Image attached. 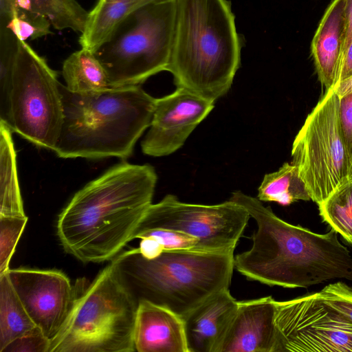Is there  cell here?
<instances>
[{
    "instance_id": "44dd1931",
    "label": "cell",
    "mask_w": 352,
    "mask_h": 352,
    "mask_svg": "<svg viewBox=\"0 0 352 352\" xmlns=\"http://www.w3.org/2000/svg\"><path fill=\"white\" fill-rule=\"evenodd\" d=\"M36 327L12 287L7 272L0 274V352Z\"/></svg>"
},
{
    "instance_id": "7402d4cb",
    "label": "cell",
    "mask_w": 352,
    "mask_h": 352,
    "mask_svg": "<svg viewBox=\"0 0 352 352\" xmlns=\"http://www.w3.org/2000/svg\"><path fill=\"white\" fill-rule=\"evenodd\" d=\"M261 201H273L287 206L299 200H311L297 167L285 162L277 170L266 174L258 189Z\"/></svg>"
},
{
    "instance_id": "8992f818",
    "label": "cell",
    "mask_w": 352,
    "mask_h": 352,
    "mask_svg": "<svg viewBox=\"0 0 352 352\" xmlns=\"http://www.w3.org/2000/svg\"><path fill=\"white\" fill-rule=\"evenodd\" d=\"M138 302L111 263L81 292L50 352H133Z\"/></svg>"
},
{
    "instance_id": "4fadbf2b",
    "label": "cell",
    "mask_w": 352,
    "mask_h": 352,
    "mask_svg": "<svg viewBox=\"0 0 352 352\" xmlns=\"http://www.w3.org/2000/svg\"><path fill=\"white\" fill-rule=\"evenodd\" d=\"M214 102L182 88L157 98L149 129L141 142L142 152L153 157L175 153L213 109Z\"/></svg>"
},
{
    "instance_id": "cb8c5ba5",
    "label": "cell",
    "mask_w": 352,
    "mask_h": 352,
    "mask_svg": "<svg viewBox=\"0 0 352 352\" xmlns=\"http://www.w3.org/2000/svg\"><path fill=\"white\" fill-rule=\"evenodd\" d=\"M19 38L6 25H0V122L11 127L10 98Z\"/></svg>"
},
{
    "instance_id": "5bb4252c",
    "label": "cell",
    "mask_w": 352,
    "mask_h": 352,
    "mask_svg": "<svg viewBox=\"0 0 352 352\" xmlns=\"http://www.w3.org/2000/svg\"><path fill=\"white\" fill-rule=\"evenodd\" d=\"M276 301L270 296L239 301L217 352H274Z\"/></svg>"
},
{
    "instance_id": "1f68e13d",
    "label": "cell",
    "mask_w": 352,
    "mask_h": 352,
    "mask_svg": "<svg viewBox=\"0 0 352 352\" xmlns=\"http://www.w3.org/2000/svg\"><path fill=\"white\" fill-rule=\"evenodd\" d=\"M19 8L32 9L28 0H0V25H7Z\"/></svg>"
},
{
    "instance_id": "3957f363",
    "label": "cell",
    "mask_w": 352,
    "mask_h": 352,
    "mask_svg": "<svg viewBox=\"0 0 352 352\" xmlns=\"http://www.w3.org/2000/svg\"><path fill=\"white\" fill-rule=\"evenodd\" d=\"M241 40L228 0H176L168 72L177 88L215 102L232 86Z\"/></svg>"
},
{
    "instance_id": "d6a6232c",
    "label": "cell",
    "mask_w": 352,
    "mask_h": 352,
    "mask_svg": "<svg viewBox=\"0 0 352 352\" xmlns=\"http://www.w3.org/2000/svg\"><path fill=\"white\" fill-rule=\"evenodd\" d=\"M352 41V0H346L345 28L342 49V65L346 50Z\"/></svg>"
},
{
    "instance_id": "4316f807",
    "label": "cell",
    "mask_w": 352,
    "mask_h": 352,
    "mask_svg": "<svg viewBox=\"0 0 352 352\" xmlns=\"http://www.w3.org/2000/svg\"><path fill=\"white\" fill-rule=\"evenodd\" d=\"M27 222V216H0V274L10 269L11 258Z\"/></svg>"
},
{
    "instance_id": "ffe728a7",
    "label": "cell",
    "mask_w": 352,
    "mask_h": 352,
    "mask_svg": "<svg viewBox=\"0 0 352 352\" xmlns=\"http://www.w3.org/2000/svg\"><path fill=\"white\" fill-rule=\"evenodd\" d=\"M66 87L76 94H89L112 88L102 65L94 54L81 48L63 62Z\"/></svg>"
},
{
    "instance_id": "8fae6325",
    "label": "cell",
    "mask_w": 352,
    "mask_h": 352,
    "mask_svg": "<svg viewBox=\"0 0 352 352\" xmlns=\"http://www.w3.org/2000/svg\"><path fill=\"white\" fill-rule=\"evenodd\" d=\"M274 352H352V321L318 292L276 301Z\"/></svg>"
},
{
    "instance_id": "52a82bcc",
    "label": "cell",
    "mask_w": 352,
    "mask_h": 352,
    "mask_svg": "<svg viewBox=\"0 0 352 352\" xmlns=\"http://www.w3.org/2000/svg\"><path fill=\"white\" fill-rule=\"evenodd\" d=\"M175 12L176 0L138 6L93 52L113 87L140 85L167 70Z\"/></svg>"
},
{
    "instance_id": "f546056e",
    "label": "cell",
    "mask_w": 352,
    "mask_h": 352,
    "mask_svg": "<svg viewBox=\"0 0 352 352\" xmlns=\"http://www.w3.org/2000/svg\"><path fill=\"white\" fill-rule=\"evenodd\" d=\"M50 340L36 327L8 344L2 352H50Z\"/></svg>"
},
{
    "instance_id": "277c9868",
    "label": "cell",
    "mask_w": 352,
    "mask_h": 352,
    "mask_svg": "<svg viewBox=\"0 0 352 352\" xmlns=\"http://www.w3.org/2000/svg\"><path fill=\"white\" fill-rule=\"evenodd\" d=\"M64 119L54 152L61 158L131 156L149 127L156 98L140 85L76 94L60 82Z\"/></svg>"
},
{
    "instance_id": "83f0119b",
    "label": "cell",
    "mask_w": 352,
    "mask_h": 352,
    "mask_svg": "<svg viewBox=\"0 0 352 352\" xmlns=\"http://www.w3.org/2000/svg\"><path fill=\"white\" fill-rule=\"evenodd\" d=\"M148 238L159 243L166 250L204 251L198 239L186 233L163 228H153L135 231L131 241L135 239ZM206 252V251H205Z\"/></svg>"
},
{
    "instance_id": "d4e9b609",
    "label": "cell",
    "mask_w": 352,
    "mask_h": 352,
    "mask_svg": "<svg viewBox=\"0 0 352 352\" xmlns=\"http://www.w3.org/2000/svg\"><path fill=\"white\" fill-rule=\"evenodd\" d=\"M32 10L48 18L58 30L83 32L89 12L76 0H28Z\"/></svg>"
},
{
    "instance_id": "6da1fadb",
    "label": "cell",
    "mask_w": 352,
    "mask_h": 352,
    "mask_svg": "<svg viewBox=\"0 0 352 352\" xmlns=\"http://www.w3.org/2000/svg\"><path fill=\"white\" fill-rule=\"evenodd\" d=\"M157 180L152 166L123 162L89 182L58 215L63 248L83 263L113 260L152 204Z\"/></svg>"
},
{
    "instance_id": "9c48e42d",
    "label": "cell",
    "mask_w": 352,
    "mask_h": 352,
    "mask_svg": "<svg viewBox=\"0 0 352 352\" xmlns=\"http://www.w3.org/2000/svg\"><path fill=\"white\" fill-rule=\"evenodd\" d=\"M57 72L26 41L19 39L10 98L11 130L54 151L63 119Z\"/></svg>"
},
{
    "instance_id": "603a6c76",
    "label": "cell",
    "mask_w": 352,
    "mask_h": 352,
    "mask_svg": "<svg viewBox=\"0 0 352 352\" xmlns=\"http://www.w3.org/2000/svg\"><path fill=\"white\" fill-rule=\"evenodd\" d=\"M318 205L323 221L352 244V180Z\"/></svg>"
},
{
    "instance_id": "e0dca14e",
    "label": "cell",
    "mask_w": 352,
    "mask_h": 352,
    "mask_svg": "<svg viewBox=\"0 0 352 352\" xmlns=\"http://www.w3.org/2000/svg\"><path fill=\"white\" fill-rule=\"evenodd\" d=\"M346 0H333L320 20L311 44L318 79L326 90L338 82L342 69Z\"/></svg>"
},
{
    "instance_id": "f1b7e54d",
    "label": "cell",
    "mask_w": 352,
    "mask_h": 352,
    "mask_svg": "<svg viewBox=\"0 0 352 352\" xmlns=\"http://www.w3.org/2000/svg\"><path fill=\"white\" fill-rule=\"evenodd\" d=\"M318 292L325 302L352 321V287L338 281Z\"/></svg>"
},
{
    "instance_id": "ac0fdd59",
    "label": "cell",
    "mask_w": 352,
    "mask_h": 352,
    "mask_svg": "<svg viewBox=\"0 0 352 352\" xmlns=\"http://www.w3.org/2000/svg\"><path fill=\"white\" fill-rule=\"evenodd\" d=\"M135 7L134 0H98L80 34L81 48L94 52Z\"/></svg>"
},
{
    "instance_id": "2e32d148",
    "label": "cell",
    "mask_w": 352,
    "mask_h": 352,
    "mask_svg": "<svg viewBox=\"0 0 352 352\" xmlns=\"http://www.w3.org/2000/svg\"><path fill=\"white\" fill-rule=\"evenodd\" d=\"M134 346L138 352H189L182 318L163 306L139 301Z\"/></svg>"
},
{
    "instance_id": "836d02e7",
    "label": "cell",
    "mask_w": 352,
    "mask_h": 352,
    "mask_svg": "<svg viewBox=\"0 0 352 352\" xmlns=\"http://www.w3.org/2000/svg\"><path fill=\"white\" fill-rule=\"evenodd\" d=\"M351 75H352V41L346 50L338 82Z\"/></svg>"
},
{
    "instance_id": "5b68a950",
    "label": "cell",
    "mask_w": 352,
    "mask_h": 352,
    "mask_svg": "<svg viewBox=\"0 0 352 352\" xmlns=\"http://www.w3.org/2000/svg\"><path fill=\"white\" fill-rule=\"evenodd\" d=\"M234 252L166 250L148 259L133 248L111 261L138 302L147 300L183 317L213 294L229 289Z\"/></svg>"
},
{
    "instance_id": "ba28073f",
    "label": "cell",
    "mask_w": 352,
    "mask_h": 352,
    "mask_svg": "<svg viewBox=\"0 0 352 352\" xmlns=\"http://www.w3.org/2000/svg\"><path fill=\"white\" fill-rule=\"evenodd\" d=\"M292 157L317 204L352 180V163L342 133L340 98L334 89L327 90L307 116L294 140Z\"/></svg>"
},
{
    "instance_id": "484cf974",
    "label": "cell",
    "mask_w": 352,
    "mask_h": 352,
    "mask_svg": "<svg viewBox=\"0 0 352 352\" xmlns=\"http://www.w3.org/2000/svg\"><path fill=\"white\" fill-rule=\"evenodd\" d=\"M6 26L11 29L19 39L26 41L51 34L52 25L48 18L41 14L30 8H19Z\"/></svg>"
},
{
    "instance_id": "7a4b0ae2",
    "label": "cell",
    "mask_w": 352,
    "mask_h": 352,
    "mask_svg": "<svg viewBox=\"0 0 352 352\" xmlns=\"http://www.w3.org/2000/svg\"><path fill=\"white\" fill-rule=\"evenodd\" d=\"M229 199L245 208L257 226L252 247L234 256V269L248 279L285 288H307L333 279L352 281V256L333 229L318 234L289 223L241 191Z\"/></svg>"
},
{
    "instance_id": "30bf717a",
    "label": "cell",
    "mask_w": 352,
    "mask_h": 352,
    "mask_svg": "<svg viewBox=\"0 0 352 352\" xmlns=\"http://www.w3.org/2000/svg\"><path fill=\"white\" fill-rule=\"evenodd\" d=\"M250 217L245 208L230 199L204 205L182 202L167 195L151 204L135 231L176 230L198 239L204 251H234Z\"/></svg>"
},
{
    "instance_id": "9a60e30c",
    "label": "cell",
    "mask_w": 352,
    "mask_h": 352,
    "mask_svg": "<svg viewBox=\"0 0 352 352\" xmlns=\"http://www.w3.org/2000/svg\"><path fill=\"white\" fill-rule=\"evenodd\" d=\"M238 303L229 289H223L182 317L189 352H217Z\"/></svg>"
},
{
    "instance_id": "4dcf8cb0",
    "label": "cell",
    "mask_w": 352,
    "mask_h": 352,
    "mask_svg": "<svg viewBox=\"0 0 352 352\" xmlns=\"http://www.w3.org/2000/svg\"><path fill=\"white\" fill-rule=\"evenodd\" d=\"M342 133L352 163V94L340 98Z\"/></svg>"
},
{
    "instance_id": "7c38bea8",
    "label": "cell",
    "mask_w": 352,
    "mask_h": 352,
    "mask_svg": "<svg viewBox=\"0 0 352 352\" xmlns=\"http://www.w3.org/2000/svg\"><path fill=\"white\" fill-rule=\"evenodd\" d=\"M7 274L28 314L51 341L72 307L75 292L69 278L56 270L10 268Z\"/></svg>"
},
{
    "instance_id": "d6986e66",
    "label": "cell",
    "mask_w": 352,
    "mask_h": 352,
    "mask_svg": "<svg viewBox=\"0 0 352 352\" xmlns=\"http://www.w3.org/2000/svg\"><path fill=\"white\" fill-rule=\"evenodd\" d=\"M12 132L0 122V216H26L18 179Z\"/></svg>"
},
{
    "instance_id": "d590c367",
    "label": "cell",
    "mask_w": 352,
    "mask_h": 352,
    "mask_svg": "<svg viewBox=\"0 0 352 352\" xmlns=\"http://www.w3.org/2000/svg\"><path fill=\"white\" fill-rule=\"evenodd\" d=\"M173 1V0H134L136 7L142 6V5H144L146 3H149L164 2V1Z\"/></svg>"
},
{
    "instance_id": "e575fe53",
    "label": "cell",
    "mask_w": 352,
    "mask_h": 352,
    "mask_svg": "<svg viewBox=\"0 0 352 352\" xmlns=\"http://www.w3.org/2000/svg\"><path fill=\"white\" fill-rule=\"evenodd\" d=\"M333 89L340 98L352 94V75L340 80Z\"/></svg>"
}]
</instances>
